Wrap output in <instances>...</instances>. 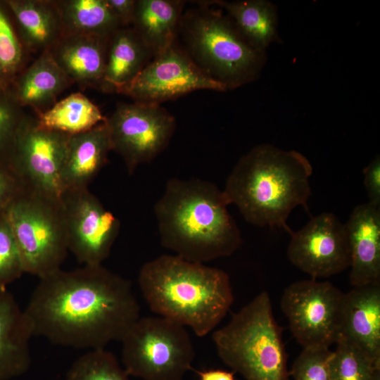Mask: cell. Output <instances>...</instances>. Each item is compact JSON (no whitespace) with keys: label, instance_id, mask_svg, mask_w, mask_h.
<instances>
[{"label":"cell","instance_id":"obj_11","mask_svg":"<svg viewBox=\"0 0 380 380\" xmlns=\"http://www.w3.org/2000/svg\"><path fill=\"white\" fill-rule=\"evenodd\" d=\"M70 135L39 126L26 116L7 158L27 188L61 197V175Z\"/></svg>","mask_w":380,"mask_h":380},{"label":"cell","instance_id":"obj_17","mask_svg":"<svg viewBox=\"0 0 380 380\" xmlns=\"http://www.w3.org/2000/svg\"><path fill=\"white\" fill-rule=\"evenodd\" d=\"M110 37L63 35L49 49L73 83L101 90Z\"/></svg>","mask_w":380,"mask_h":380},{"label":"cell","instance_id":"obj_8","mask_svg":"<svg viewBox=\"0 0 380 380\" xmlns=\"http://www.w3.org/2000/svg\"><path fill=\"white\" fill-rule=\"evenodd\" d=\"M120 342L123 368L144 380H182L195 358L186 328L158 315L139 317Z\"/></svg>","mask_w":380,"mask_h":380},{"label":"cell","instance_id":"obj_2","mask_svg":"<svg viewBox=\"0 0 380 380\" xmlns=\"http://www.w3.org/2000/svg\"><path fill=\"white\" fill-rule=\"evenodd\" d=\"M228 205L222 191L209 181L170 179L153 207L162 246L204 264L230 256L242 239Z\"/></svg>","mask_w":380,"mask_h":380},{"label":"cell","instance_id":"obj_12","mask_svg":"<svg viewBox=\"0 0 380 380\" xmlns=\"http://www.w3.org/2000/svg\"><path fill=\"white\" fill-rule=\"evenodd\" d=\"M61 202L68 251L84 265H102L118 236L119 220L88 188L64 191Z\"/></svg>","mask_w":380,"mask_h":380},{"label":"cell","instance_id":"obj_22","mask_svg":"<svg viewBox=\"0 0 380 380\" xmlns=\"http://www.w3.org/2000/svg\"><path fill=\"white\" fill-rule=\"evenodd\" d=\"M153 58L132 26L118 29L110 38L101 91L120 94Z\"/></svg>","mask_w":380,"mask_h":380},{"label":"cell","instance_id":"obj_1","mask_svg":"<svg viewBox=\"0 0 380 380\" xmlns=\"http://www.w3.org/2000/svg\"><path fill=\"white\" fill-rule=\"evenodd\" d=\"M39 279L23 310L33 335L53 344L103 349L140 317L131 281L102 265L59 269Z\"/></svg>","mask_w":380,"mask_h":380},{"label":"cell","instance_id":"obj_10","mask_svg":"<svg viewBox=\"0 0 380 380\" xmlns=\"http://www.w3.org/2000/svg\"><path fill=\"white\" fill-rule=\"evenodd\" d=\"M112 151L121 156L129 174L153 161L169 144L175 117L160 104L120 103L106 117Z\"/></svg>","mask_w":380,"mask_h":380},{"label":"cell","instance_id":"obj_34","mask_svg":"<svg viewBox=\"0 0 380 380\" xmlns=\"http://www.w3.org/2000/svg\"><path fill=\"white\" fill-rule=\"evenodd\" d=\"M369 203L380 207V157L376 156L363 170Z\"/></svg>","mask_w":380,"mask_h":380},{"label":"cell","instance_id":"obj_24","mask_svg":"<svg viewBox=\"0 0 380 380\" xmlns=\"http://www.w3.org/2000/svg\"><path fill=\"white\" fill-rule=\"evenodd\" d=\"M224 8L242 37L255 49L265 52L279 39L277 8L266 0L211 1Z\"/></svg>","mask_w":380,"mask_h":380},{"label":"cell","instance_id":"obj_26","mask_svg":"<svg viewBox=\"0 0 380 380\" xmlns=\"http://www.w3.org/2000/svg\"><path fill=\"white\" fill-rule=\"evenodd\" d=\"M35 117L41 127L68 135L89 130L106 119L100 108L81 92L68 95Z\"/></svg>","mask_w":380,"mask_h":380},{"label":"cell","instance_id":"obj_21","mask_svg":"<svg viewBox=\"0 0 380 380\" xmlns=\"http://www.w3.org/2000/svg\"><path fill=\"white\" fill-rule=\"evenodd\" d=\"M20 37L29 53L50 49L63 36L58 1L5 0Z\"/></svg>","mask_w":380,"mask_h":380},{"label":"cell","instance_id":"obj_20","mask_svg":"<svg viewBox=\"0 0 380 380\" xmlns=\"http://www.w3.org/2000/svg\"><path fill=\"white\" fill-rule=\"evenodd\" d=\"M73 82L46 50L14 80L11 89L18 103L32 108L36 116L49 110L58 96Z\"/></svg>","mask_w":380,"mask_h":380},{"label":"cell","instance_id":"obj_19","mask_svg":"<svg viewBox=\"0 0 380 380\" xmlns=\"http://www.w3.org/2000/svg\"><path fill=\"white\" fill-rule=\"evenodd\" d=\"M33 332L13 295L0 289V380L27 371L31 364L30 341Z\"/></svg>","mask_w":380,"mask_h":380},{"label":"cell","instance_id":"obj_36","mask_svg":"<svg viewBox=\"0 0 380 380\" xmlns=\"http://www.w3.org/2000/svg\"><path fill=\"white\" fill-rule=\"evenodd\" d=\"M199 380H235L232 372L222 369L198 372Z\"/></svg>","mask_w":380,"mask_h":380},{"label":"cell","instance_id":"obj_5","mask_svg":"<svg viewBox=\"0 0 380 380\" xmlns=\"http://www.w3.org/2000/svg\"><path fill=\"white\" fill-rule=\"evenodd\" d=\"M184 12L178 37L194 63L209 77L233 89L253 82L265 63V52L252 46L221 9L206 1Z\"/></svg>","mask_w":380,"mask_h":380},{"label":"cell","instance_id":"obj_27","mask_svg":"<svg viewBox=\"0 0 380 380\" xmlns=\"http://www.w3.org/2000/svg\"><path fill=\"white\" fill-rule=\"evenodd\" d=\"M28 53L11 11L4 1H0V86H12L27 66Z\"/></svg>","mask_w":380,"mask_h":380},{"label":"cell","instance_id":"obj_3","mask_svg":"<svg viewBox=\"0 0 380 380\" xmlns=\"http://www.w3.org/2000/svg\"><path fill=\"white\" fill-rule=\"evenodd\" d=\"M312 174L310 162L300 152L262 144L238 160L222 191L246 222L291 234L287 220L292 210L302 206L308 211Z\"/></svg>","mask_w":380,"mask_h":380},{"label":"cell","instance_id":"obj_28","mask_svg":"<svg viewBox=\"0 0 380 380\" xmlns=\"http://www.w3.org/2000/svg\"><path fill=\"white\" fill-rule=\"evenodd\" d=\"M330 360L331 380H374L380 365L349 341L340 338Z\"/></svg>","mask_w":380,"mask_h":380},{"label":"cell","instance_id":"obj_7","mask_svg":"<svg viewBox=\"0 0 380 380\" xmlns=\"http://www.w3.org/2000/svg\"><path fill=\"white\" fill-rule=\"evenodd\" d=\"M5 213L25 273L40 279L61 269L69 251L61 197L25 187Z\"/></svg>","mask_w":380,"mask_h":380},{"label":"cell","instance_id":"obj_29","mask_svg":"<svg viewBox=\"0 0 380 380\" xmlns=\"http://www.w3.org/2000/svg\"><path fill=\"white\" fill-rule=\"evenodd\" d=\"M66 380H131L114 355L105 348L90 350L77 359Z\"/></svg>","mask_w":380,"mask_h":380},{"label":"cell","instance_id":"obj_31","mask_svg":"<svg viewBox=\"0 0 380 380\" xmlns=\"http://www.w3.org/2000/svg\"><path fill=\"white\" fill-rule=\"evenodd\" d=\"M25 273L21 255L5 211L0 214V289Z\"/></svg>","mask_w":380,"mask_h":380},{"label":"cell","instance_id":"obj_13","mask_svg":"<svg viewBox=\"0 0 380 380\" xmlns=\"http://www.w3.org/2000/svg\"><path fill=\"white\" fill-rule=\"evenodd\" d=\"M197 90L226 91L194 63L177 38L154 56L120 94L134 102L160 104Z\"/></svg>","mask_w":380,"mask_h":380},{"label":"cell","instance_id":"obj_4","mask_svg":"<svg viewBox=\"0 0 380 380\" xmlns=\"http://www.w3.org/2000/svg\"><path fill=\"white\" fill-rule=\"evenodd\" d=\"M138 284L152 312L190 328L198 337L212 332L234 302L225 271L175 254L145 262Z\"/></svg>","mask_w":380,"mask_h":380},{"label":"cell","instance_id":"obj_14","mask_svg":"<svg viewBox=\"0 0 380 380\" xmlns=\"http://www.w3.org/2000/svg\"><path fill=\"white\" fill-rule=\"evenodd\" d=\"M287 257L312 279L327 278L346 270L350 253L345 224L331 213L310 218L298 232H292Z\"/></svg>","mask_w":380,"mask_h":380},{"label":"cell","instance_id":"obj_33","mask_svg":"<svg viewBox=\"0 0 380 380\" xmlns=\"http://www.w3.org/2000/svg\"><path fill=\"white\" fill-rule=\"evenodd\" d=\"M25 187L8 158L0 157V214Z\"/></svg>","mask_w":380,"mask_h":380},{"label":"cell","instance_id":"obj_35","mask_svg":"<svg viewBox=\"0 0 380 380\" xmlns=\"http://www.w3.org/2000/svg\"><path fill=\"white\" fill-rule=\"evenodd\" d=\"M106 2L123 27L132 25L136 0H106Z\"/></svg>","mask_w":380,"mask_h":380},{"label":"cell","instance_id":"obj_6","mask_svg":"<svg viewBox=\"0 0 380 380\" xmlns=\"http://www.w3.org/2000/svg\"><path fill=\"white\" fill-rule=\"evenodd\" d=\"M221 360L246 380H290L281 328L264 291L212 334Z\"/></svg>","mask_w":380,"mask_h":380},{"label":"cell","instance_id":"obj_37","mask_svg":"<svg viewBox=\"0 0 380 380\" xmlns=\"http://www.w3.org/2000/svg\"><path fill=\"white\" fill-rule=\"evenodd\" d=\"M374 380H380V375H379L378 376H376V378Z\"/></svg>","mask_w":380,"mask_h":380},{"label":"cell","instance_id":"obj_16","mask_svg":"<svg viewBox=\"0 0 380 380\" xmlns=\"http://www.w3.org/2000/svg\"><path fill=\"white\" fill-rule=\"evenodd\" d=\"M340 338L380 365V281L353 286L345 293Z\"/></svg>","mask_w":380,"mask_h":380},{"label":"cell","instance_id":"obj_23","mask_svg":"<svg viewBox=\"0 0 380 380\" xmlns=\"http://www.w3.org/2000/svg\"><path fill=\"white\" fill-rule=\"evenodd\" d=\"M184 4L181 0H136L132 27L153 57L177 39Z\"/></svg>","mask_w":380,"mask_h":380},{"label":"cell","instance_id":"obj_25","mask_svg":"<svg viewBox=\"0 0 380 380\" xmlns=\"http://www.w3.org/2000/svg\"><path fill=\"white\" fill-rule=\"evenodd\" d=\"M63 35L111 36L123 27L106 0H60Z\"/></svg>","mask_w":380,"mask_h":380},{"label":"cell","instance_id":"obj_32","mask_svg":"<svg viewBox=\"0 0 380 380\" xmlns=\"http://www.w3.org/2000/svg\"><path fill=\"white\" fill-rule=\"evenodd\" d=\"M331 355L332 351L329 348H303L294 361L289 375H291L294 380H331Z\"/></svg>","mask_w":380,"mask_h":380},{"label":"cell","instance_id":"obj_18","mask_svg":"<svg viewBox=\"0 0 380 380\" xmlns=\"http://www.w3.org/2000/svg\"><path fill=\"white\" fill-rule=\"evenodd\" d=\"M112 151L106 120L86 132L70 135L61 175L62 193L88 188L108 161Z\"/></svg>","mask_w":380,"mask_h":380},{"label":"cell","instance_id":"obj_15","mask_svg":"<svg viewBox=\"0 0 380 380\" xmlns=\"http://www.w3.org/2000/svg\"><path fill=\"white\" fill-rule=\"evenodd\" d=\"M350 253L353 286L380 281V207L357 205L345 223Z\"/></svg>","mask_w":380,"mask_h":380},{"label":"cell","instance_id":"obj_30","mask_svg":"<svg viewBox=\"0 0 380 380\" xmlns=\"http://www.w3.org/2000/svg\"><path fill=\"white\" fill-rule=\"evenodd\" d=\"M26 116L11 87L0 86V157L7 158Z\"/></svg>","mask_w":380,"mask_h":380},{"label":"cell","instance_id":"obj_9","mask_svg":"<svg viewBox=\"0 0 380 380\" xmlns=\"http://www.w3.org/2000/svg\"><path fill=\"white\" fill-rule=\"evenodd\" d=\"M345 293L329 281H298L285 288L281 308L303 348L325 347L341 336Z\"/></svg>","mask_w":380,"mask_h":380}]
</instances>
